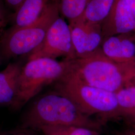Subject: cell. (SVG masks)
Returning a JSON list of instances; mask_svg holds the SVG:
<instances>
[{"label": "cell", "mask_w": 135, "mask_h": 135, "mask_svg": "<svg viewBox=\"0 0 135 135\" xmlns=\"http://www.w3.org/2000/svg\"><path fill=\"white\" fill-rule=\"evenodd\" d=\"M135 16V0H125Z\"/></svg>", "instance_id": "obj_19"}, {"label": "cell", "mask_w": 135, "mask_h": 135, "mask_svg": "<svg viewBox=\"0 0 135 135\" xmlns=\"http://www.w3.org/2000/svg\"><path fill=\"white\" fill-rule=\"evenodd\" d=\"M7 131H0V135H5Z\"/></svg>", "instance_id": "obj_23"}, {"label": "cell", "mask_w": 135, "mask_h": 135, "mask_svg": "<svg viewBox=\"0 0 135 135\" xmlns=\"http://www.w3.org/2000/svg\"><path fill=\"white\" fill-rule=\"evenodd\" d=\"M69 68L67 59L61 62L49 58L28 60L20 73L17 96L10 108L14 111L21 109L44 87L53 84L63 76Z\"/></svg>", "instance_id": "obj_5"}, {"label": "cell", "mask_w": 135, "mask_h": 135, "mask_svg": "<svg viewBox=\"0 0 135 135\" xmlns=\"http://www.w3.org/2000/svg\"><path fill=\"white\" fill-rule=\"evenodd\" d=\"M126 120L133 127L134 129H135V116L131 117L129 118H127L126 119Z\"/></svg>", "instance_id": "obj_20"}, {"label": "cell", "mask_w": 135, "mask_h": 135, "mask_svg": "<svg viewBox=\"0 0 135 135\" xmlns=\"http://www.w3.org/2000/svg\"><path fill=\"white\" fill-rule=\"evenodd\" d=\"M21 62L9 64L0 72V106L11 107L18 91L20 74L23 67Z\"/></svg>", "instance_id": "obj_10"}, {"label": "cell", "mask_w": 135, "mask_h": 135, "mask_svg": "<svg viewBox=\"0 0 135 135\" xmlns=\"http://www.w3.org/2000/svg\"><path fill=\"white\" fill-rule=\"evenodd\" d=\"M103 38L120 34L135 33V16L125 0H116L101 24Z\"/></svg>", "instance_id": "obj_8"}, {"label": "cell", "mask_w": 135, "mask_h": 135, "mask_svg": "<svg viewBox=\"0 0 135 135\" xmlns=\"http://www.w3.org/2000/svg\"><path fill=\"white\" fill-rule=\"evenodd\" d=\"M53 85L54 91L69 97L84 114L99 116L102 125L120 118L115 93L83 82L70 69Z\"/></svg>", "instance_id": "obj_3"}, {"label": "cell", "mask_w": 135, "mask_h": 135, "mask_svg": "<svg viewBox=\"0 0 135 135\" xmlns=\"http://www.w3.org/2000/svg\"></svg>", "instance_id": "obj_24"}, {"label": "cell", "mask_w": 135, "mask_h": 135, "mask_svg": "<svg viewBox=\"0 0 135 135\" xmlns=\"http://www.w3.org/2000/svg\"><path fill=\"white\" fill-rule=\"evenodd\" d=\"M39 131L44 135H100L98 131L74 126H44Z\"/></svg>", "instance_id": "obj_15"}, {"label": "cell", "mask_w": 135, "mask_h": 135, "mask_svg": "<svg viewBox=\"0 0 135 135\" xmlns=\"http://www.w3.org/2000/svg\"><path fill=\"white\" fill-rule=\"evenodd\" d=\"M77 58L69 24L60 16L50 26L41 45L28 56L27 61L39 58Z\"/></svg>", "instance_id": "obj_6"}, {"label": "cell", "mask_w": 135, "mask_h": 135, "mask_svg": "<svg viewBox=\"0 0 135 135\" xmlns=\"http://www.w3.org/2000/svg\"><path fill=\"white\" fill-rule=\"evenodd\" d=\"M101 50L107 58L116 63H135V33L104 38Z\"/></svg>", "instance_id": "obj_9"}, {"label": "cell", "mask_w": 135, "mask_h": 135, "mask_svg": "<svg viewBox=\"0 0 135 135\" xmlns=\"http://www.w3.org/2000/svg\"><path fill=\"white\" fill-rule=\"evenodd\" d=\"M120 118L135 116V86L129 83L116 92Z\"/></svg>", "instance_id": "obj_13"}, {"label": "cell", "mask_w": 135, "mask_h": 135, "mask_svg": "<svg viewBox=\"0 0 135 135\" xmlns=\"http://www.w3.org/2000/svg\"><path fill=\"white\" fill-rule=\"evenodd\" d=\"M69 61L70 71L83 82L115 93L130 83L135 69V63H116L101 49L86 57Z\"/></svg>", "instance_id": "obj_2"}, {"label": "cell", "mask_w": 135, "mask_h": 135, "mask_svg": "<svg viewBox=\"0 0 135 135\" xmlns=\"http://www.w3.org/2000/svg\"><path fill=\"white\" fill-rule=\"evenodd\" d=\"M69 25L77 58L86 57L101 49L103 40L101 25L79 20Z\"/></svg>", "instance_id": "obj_7"}, {"label": "cell", "mask_w": 135, "mask_h": 135, "mask_svg": "<svg viewBox=\"0 0 135 135\" xmlns=\"http://www.w3.org/2000/svg\"><path fill=\"white\" fill-rule=\"evenodd\" d=\"M119 135H135V129L127 131Z\"/></svg>", "instance_id": "obj_21"}, {"label": "cell", "mask_w": 135, "mask_h": 135, "mask_svg": "<svg viewBox=\"0 0 135 135\" xmlns=\"http://www.w3.org/2000/svg\"><path fill=\"white\" fill-rule=\"evenodd\" d=\"M24 0H5V2L7 6L15 12L22 5Z\"/></svg>", "instance_id": "obj_17"}, {"label": "cell", "mask_w": 135, "mask_h": 135, "mask_svg": "<svg viewBox=\"0 0 135 135\" xmlns=\"http://www.w3.org/2000/svg\"><path fill=\"white\" fill-rule=\"evenodd\" d=\"M60 15L72 24L81 19L87 5V0H55Z\"/></svg>", "instance_id": "obj_14"}, {"label": "cell", "mask_w": 135, "mask_h": 135, "mask_svg": "<svg viewBox=\"0 0 135 135\" xmlns=\"http://www.w3.org/2000/svg\"><path fill=\"white\" fill-rule=\"evenodd\" d=\"M52 0H24L13 15L12 27L30 24L39 18Z\"/></svg>", "instance_id": "obj_11"}, {"label": "cell", "mask_w": 135, "mask_h": 135, "mask_svg": "<svg viewBox=\"0 0 135 135\" xmlns=\"http://www.w3.org/2000/svg\"><path fill=\"white\" fill-rule=\"evenodd\" d=\"M130 83L132 84L133 85H135V69L134 70V74L133 75V77L132 78V79L131 80Z\"/></svg>", "instance_id": "obj_22"}, {"label": "cell", "mask_w": 135, "mask_h": 135, "mask_svg": "<svg viewBox=\"0 0 135 135\" xmlns=\"http://www.w3.org/2000/svg\"><path fill=\"white\" fill-rule=\"evenodd\" d=\"M116 0H87L81 20L93 24L101 25L109 14Z\"/></svg>", "instance_id": "obj_12"}, {"label": "cell", "mask_w": 135, "mask_h": 135, "mask_svg": "<svg viewBox=\"0 0 135 135\" xmlns=\"http://www.w3.org/2000/svg\"><path fill=\"white\" fill-rule=\"evenodd\" d=\"M59 16L58 6L52 0L33 23L5 31L0 38V63L33 52L42 43L50 26Z\"/></svg>", "instance_id": "obj_4"}, {"label": "cell", "mask_w": 135, "mask_h": 135, "mask_svg": "<svg viewBox=\"0 0 135 135\" xmlns=\"http://www.w3.org/2000/svg\"><path fill=\"white\" fill-rule=\"evenodd\" d=\"M5 135H34L28 129H20L16 131H7Z\"/></svg>", "instance_id": "obj_18"}, {"label": "cell", "mask_w": 135, "mask_h": 135, "mask_svg": "<svg viewBox=\"0 0 135 135\" xmlns=\"http://www.w3.org/2000/svg\"><path fill=\"white\" fill-rule=\"evenodd\" d=\"M55 126H74L99 131L102 124L84 114L69 97L53 90L40 97L25 112L21 128L39 131L42 127Z\"/></svg>", "instance_id": "obj_1"}, {"label": "cell", "mask_w": 135, "mask_h": 135, "mask_svg": "<svg viewBox=\"0 0 135 135\" xmlns=\"http://www.w3.org/2000/svg\"><path fill=\"white\" fill-rule=\"evenodd\" d=\"M9 20V15L3 4L0 2V38L5 32L4 29Z\"/></svg>", "instance_id": "obj_16"}]
</instances>
